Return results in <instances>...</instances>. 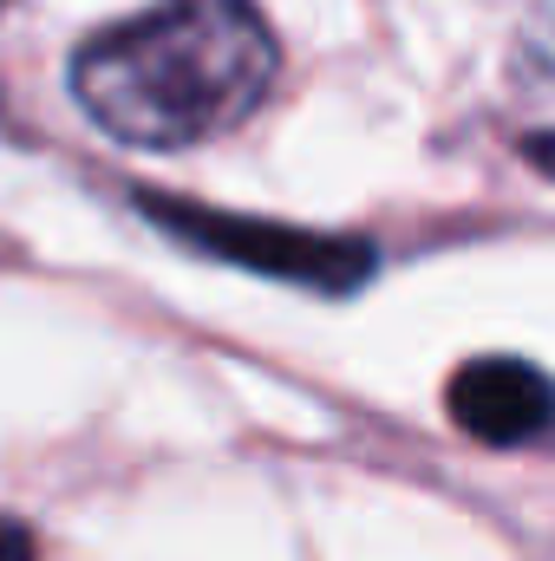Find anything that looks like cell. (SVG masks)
Here are the masks:
<instances>
[{
    "label": "cell",
    "instance_id": "obj_1",
    "mask_svg": "<svg viewBox=\"0 0 555 561\" xmlns=\"http://www.w3.org/2000/svg\"><path fill=\"white\" fill-rule=\"evenodd\" d=\"M281 39L256 0H157L72 53V99L132 150H190L262 112Z\"/></svg>",
    "mask_w": 555,
    "mask_h": 561
},
{
    "label": "cell",
    "instance_id": "obj_5",
    "mask_svg": "<svg viewBox=\"0 0 555 561\" xmlns=\"http://www.w3.org/2000/svg\"><path fill=\"white\" fill-rule=\"evenodd\" d=\"M0 561H33V536L13 529V523H0Z\"/></svg>",
    "mask_w": 555,
    "mask_h": 561
},
{
    "label": "cell",
    "instance_id": "obj_3",
    "mask_svg": "<svg viewBox=\"0 0 555 561\" xmlns=\"http://www.w3.org/2000/svg\"><path fill=\"white\" fill-rule=\"evenodd\" d=\"M444 412L477 444H530L555 424V379L530 359H471L444 386Z\"/></svg>",
    "mask_w": 555,
    "mask_h": 561
},
{
    "label": "cell",
    "instance_id": "obj_4",
    "mask_svg": "<svg viewBox=\"0 0 555 561\" xmlns=\"http://www.w3.org/2000/svg\"><path fill=\"white\" fill-rule=\"evenodd\" d=\"M517 150H523V157H530V163H536V170H543V176L555 183V131H530V138L517 144Z\"/></svg>",
    "mask_w": 555,
    "mask_h": 561
},
{
    "label": "cell",
    "instance_id": "obj_2",
    "mask_svg": "<svg viewBox=\"0 0 555 561\" xmlns=\"http://www.w3.org/2000/svg\"><path fill=\"white\" fill-rule=\"evenodd\" d=\"M138 209L170 229L177 242L236 262V268H262L275 280L301 287H327V294H353L373 275V249L347 242V236H307V229H281V222H249V216H223V209H196V203H170V196H138Z\"/></svg>",
    "mask_w": 555,
    "mask_h": 561
}]
</instances>
